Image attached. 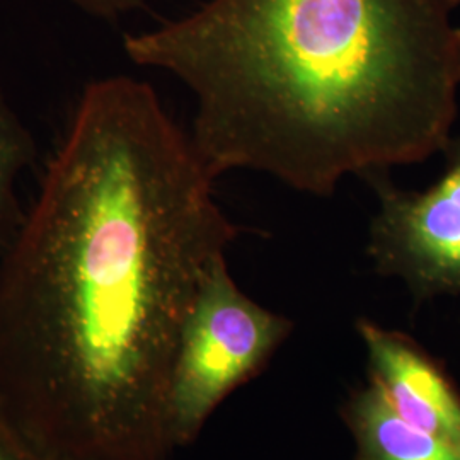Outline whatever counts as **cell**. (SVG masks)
<instances>
[{
    "mask_svg": "<svg viewBox=\"0 0 460 460\" xmlns=\"http://www.w3.org/2000/svg\"><path fill=\"white\" fill-rule=\"evenodd\" d=\"M292 328L290 319L237 287L226 256L212 264L184 324L172 374L169 427L176 450L195 444L218 406L263 372Z\"/></svg>",
    "mask_w": 460,
    "mask_h": 460,
    "instance_id": "cell-3",
    "label": "cell"
},
{
    "mask_svg": "<svg viewBox=\"0 0 460 460\" xmlns=\"http://www.w3.org/2000/svg\"><path fill=\"white\" fill-rule=\"evenodd\" d=\"M444 174L427 191L397 188L387 171L363 176L377 195L367 252L416 302L460 296V137L445 146Z\"/></svg>",
    "mask_w": 460,
    "mask_h": 460,
    "instance_id": "cell-4",
    "label": "cell"
},
{
    "mask_svg": "<svg viewBox=\"0 0 460 460\" xmlns=\"http://www.w3.org/2000/svg\"><path fill=\"white\" fill-rule=\"evenodd\" d=\"M36 157L33 137L0 93V258L22 229L26 212L17 197V178Z\"/></svg>",
    "mask_w": 460,
    "mask_h": 460,
    "instance_id": "cell-7",
    "label": "cell"
},
{
    "mask_svg": "<svg viewBox=\"0 0 460 460\" xmlns=\"http://www.w3.org/2000/svg\"><path fill=\"white\" fill-rule=\"evenodd\" d=\"M460 0H208L127 34L135 66L197 98L190 138L217 180L266 172L331 197L348 174L418 164L452 138Z\"/></svg>",
    "mask_w": 460,
    "mask_h": 460,
    "instance_id": "cell-2",
    "label": "cell"
},
{
    "mask_svg": "<svg viewBox=\"0 0 460 460\" xmlns=\"http://www.w3.org/2000/svg\"><path fill=\"white\" fill-rule=\"evenodd\" d=\"M0 460H55L34 447L0 411Z\"/></svg>",
    "mask_w": 460,
    "mask_h": 460,
    "instance_id": "cell-8",
    "label": "cell"
},
{
    "mask_svg": "<svg viewBox=\"0 0 460 460\" xmlns=\"http://www.w3.org/2000/svg\"><path fill=\"white\" fill-rule=\"evenodd\" d=\"M150 84H89L0 258V411L55 460H167L184 324L241 229Z\"/></svg>",
    "mask_w": 460,
    "mask_h": 460,
    "instance_id": "cell-1",
    "label": "cell"
},
{
    "mask_svg": "<svg viewBox=\"0 0 460 460\" xmlns=\"http://www.w3.org/2000/svg\"><path fill=\"white\" fill-rule=\"evenodd\" d=\"M343 420L353 460H460V450L399 418L374 380L349 394Z\"/></svg>",
    "mask_w": 460,
    "mask_h": 460,
    "instance_id": "cell-6",
    "label": "cell"
},
{
    "mask_svg": "<svg viewBox=\"0 0 460 460\" xmlns=\"http://www.w3.org/2000/svg\"><path fill=\"white\" fill-rule=\"evenodd\" d=\"M72 2L77 4L85 13L102 17V19H116L125 13L144 7V0H72Z\"/></svg>",
    "mask_w": 460,
    "mask_h": 460,
    "instance_id": "cell-9",
    "label": "cell"
},
{
    "mask_svg": "<svg viewBox=\"0 0 460 460\" xmlns=\"http://www.w3.org/2000/svg\"><path fill=\"white\" fill-rule=\"evenodd\" d=\"M370 380L399 418L460 450V394L445 374L408 334L358 319Z\"/></svg>",
    "mask_w": 460,
    "mask_h": 460,
    "instance_id": "cell-5",
    "label": "cell"
}]
</instances>
